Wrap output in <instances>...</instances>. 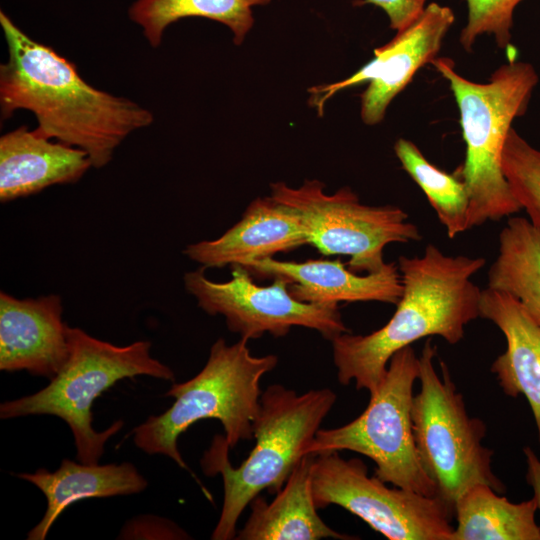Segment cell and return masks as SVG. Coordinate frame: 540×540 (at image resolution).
Here are the masks:
<instances>
[{"label": "cell", "instance_id": "6da1fadb", "mask_svg": "<svg viewBox=\"0 0 540 540\" xmlns=\"http://www.w3.org/2000/svg\"><path fill=\"white\" fill-rule=\"evenodd\" d=\"M8 60L0 66L2 119L32 112L38 134L84 150L95 168L107 165L132 132L151 125L153 114L136 102L87 83L74 63L32 39L0 11Z\"/></svg>", "mask_w": 540, "mask_h": 540}, {"label": "cell", "instance_id": "7a4b0ae2", "mask_svg": "<svg viewBox=\"0 0 540 540\" xmlns=\"http://www.w3.org/2000/svg\"><path fill=\"white\" fill-rule=\"evenodd\" d=\"M485 263L482 257L446 255L434 244L421 257L400 256L403 291L390 320L370 334L346 332L331 340L339 383L354 381L371 394L397 351L431 336L460 342L466 325L480 317L482 290L472 277Z\"/></svg>", "mask_w": 540, "mask_h": 540}, {"label": "cell", "instance_id": "3957f363", "mask_svg": "<svg viewBox=\"0 0 540 540\" xmlns=\"http://www.w3.org/2000/svg\"><path fill=\"white\" fill-rule=\"evenodd\" d=\"M431 64L449 82L460 113L466 151L454 174L468 193L469 229L516 214L522 208L504 176L501 158L512 122L526 113L538 83L535 68L512 59L497 68L489 82L476 83L458 74L450 58L437 57Z\"/></svg>", "mask_w": 540, "mask_h": 540}, {"label": "cell", "instance_id": "277c9868", "mask_svg": "<svg viewBox=\"0 0 540 540\" xmlns=\"http://www.w3.org/2000/svg\"><path fill=\"white\" fill-rule=\"evenodd\" d=\"M336 394L329 388L301 395L281 384L268 386L260 396L253 422L255 446L248 457L233 467L224 436H215L201 459L205 474H221L224 500L213 540L235 539L237 522L250 502L263 490L277 494L332 409Z\"/></svg>", "mask_w": 540, "mask_h": 540}, {"label": "cell", "instance_id": "5b68a950", "mask_svg": "<svg viewBox=\"0 0 540 540\" xmlns=\"http://www.w3.org/2000/svg\"><path fill=\"white\" fill-rule=\"evenodd\" d=\"M248 340L228 345L219 338L205 366L193 378L174 383L165 393L173 404L149 416L133 429L134 444L147 454H161L188 469L177 446L178 437L202 419L221 422L230 449L253 438V422L260 404V381L273 370L276 355L253 356Z\"/></svg>", "mask_w": 540, "mask_h": 540}, {"label": "cell", "instance_id": "8992f818", "mask_svg": "<svg viewBox=\"0 0 540 540\" xmlns=\"http://www.w3.org/2000/svg\"><path fill=\"white\" fill-rule=\"evenodd\" d=\"M68 344L67 361L49 384L31 395L1 403L0 418L56 416L71 429L77 460L96 464L105 443L123 427V422L96 431L92 414L95 399L121 379L145 375L174 381L175 376L169 366L151 356L149 341L116 346L80 328L68 327Z\"/></svg>", "mask_w": 540, "mask_h": 540}, {"label": "cell", "instance_id": "52a82bcc", "mask_svg": "<svg viewBox=\"0 0 540 540\" xmlns=\"http://www.w3.org/2000/svg\"><path fill=\"white\" fill-rule=\"evenodd\" d=\"M436 347L427 339L419 356L420 390L412 404V428L422 467L433 481L437 497L455 511L458 498L476 484L498 493L506 487L491 468L493 450L485 447V423L467 413L448 366L434 367Z\"/></svg>", "mask_w": 540, "mask_h": 540}, {"label": "cell", "instance_id": "ba28073f", "mask_svg": "<svg viewBox=\"0 0 540 540\" xmlns=\"http://www.w3.org/2000/svg\"><path fill=\"white\" fill-rule=\"evenodd\" d=\"M419 370V357L411 345L397 351L363 413L343 426L319 429L306 454L353 451L376 464L375 476L383 482L437 497L419 459L412 428L413 387Z\"/></svg>", "mask_w": 540, "mask_h": 540}, {"label": "cell", "instance_id": "9c48e42d", "mask_svg": "<svg viewBox=\"0 0 540 540\" xmlns=\"http://www.w3.org/2000/svg\"><path fill=\"white\" fill-rule=\"evenodd\" d=\"M270 187L275 200L299 214L308 244L327 256H348L349 269L355 273L382 270L387 265L384 249L388 244L422 239L402 208L362 204L348 187L334 194H327L319 180H306L298 188L284 182Z\"/></svg>", "mask_w": 540, "mask_h": 540}, {"label": "cell", "instance_id": "30bf717a", "mask_svg": "<svg viewBox=\"0 0 540 540\" xmlns=\"http://www.w3.org/2000/svg\"><path fill=\"white\" fill-rule=\"evenodd\" d=\"M316 507L341 506L389 540H452L454 511L438 497L389 488L359 458L316 454L311 468Z\"/></svg>", "mask_w": 540, "mask_h": 540}, {"label": "cell", "instance_id": "8fae6325", "mask_svg": "<svg viewBox=\"0 0 540 540\" xmlns=\"http://www.w3.org/2000/svg\"><path fill=\"white\" fill-rule=\"evenodd\" d=\"M205 269L184 275L186 290L203 311L224 316L228 329L241 338L256 339L265 333L283 337L295 326L316 330L330 341L350 332L337 304L296 300L283 278L276 277L271 285L260 286L244 266L235 264L231 280L215 282L206 277Z\"/></svg>", "mask_w": 540, "mask_h": 540}, {"label": "cell", "instance_id": "7c38bea8", "mask_svg": "<svg viewBox=\"0 0 540 540\" xmlns=\"http://www.w3.org/2000/svg\"><path fill=\"white\" fill-rule=\"evenodd\" d=\"M454 20L451 8L435 2L427 5L410 26L374 49V57L358 71L341 81L311 87L309 103L322 115L325 103L337 92L368 82L361 94V119L366 125L380 123L391 101L415 73L437 58Z\"/></svg>", "mask_w": 540, "mask_h": 540}, {"label": "cell", "instance_id": "4fadbf2b", "mask_svg": "<svg viewBox=\"0 0 540 540\" xmlns=\"http://www.w3.org/2000/svg\"><path fill=\"white\" fill-rule=\"evenodd\" d=\"M58 295L17 299L0 293V370L53 378L69 356Z\"/></svg>", "mask_w": 540, "mask_h": 540}, {"label": "cell", "instance_id": "5bb4252c", "mask_svg": "<svg viewBox=\"0 0 540 540\" xmlns=\"http://www.w3.org/2000/svg\"><path fill=\"white\" fill-rule=\"evenodd\" d=\"M242 266L259 277L287 280L290 294L305 303L338 305L339 302L378 301L396 305L403 291L401 275L394 262L366 275L346 269L339 260L294 262L269 257L251 260Z\"/></svg>", "mask_w": 540, "mask_h": 540}, {"label": "cell", "instance_id": "9a60e30c", "mask_svg": "<svg viewBox=\"0 0 540 540\" xmlns=\"http://www.w3.org/2000/svg\"><path fill=\"white\" fill-rule=\"evenodd\" d=\"M308 244L299 214L272 196L253 200L242 218L215 240L186 246L183 253L204 268L243 265Z\"/></svg>", "mask_w": 540, "mask_h": 540}, {"label": "cell", "instance_id": "2e32d148", "mask_svg": "<svg viewBox=\"0 0 540 540\" xmlns=\"http://www.w3.org/2000/svg\"><path fill=\"white\" fill-rule=\"evenodd\" d=\"M90 167L92 161L84 150L52 141L25 125L18 127L0 138V201L75 183Z\"/></svg>", "mask_w": 540, "mask_h": 540}, {"label": "cell", "instance_id": "e0dca14e", "mask_svg": "<svg viewBox=\"0 0 540 540\" xmlns=\"http://www.w3.org/2000/svg\"><path fill=\"white\" fill-rule=\"evenodd\" d=\"M479 311L506 339V350L491 371L506 395L527 399L540 444V325L516 298L489 287L482 290Z\"/></svg>", "mask_w": 540, "mask_h": 540}, {"label": "cell", "instance_id": "ac0fdd59", "mask_svg": "<svg viewBox=\"0 0 540 540\" xmlns=\"http://www.w3.org/2000/svg\"><path fill=\"white\" fill-rule=\"evenodd\" d=\"M16 476L35 485L47 501L42 519L28 532V540H44L57 518L77 501L136 494L148 485L136 467L128 462L100 465L63 459L53 472L41 468Z\"/></svg>", "mask_w": 540, "mask_h": 540}, {"label": "cell", "instance_id": "d6986e66", "mask_svg": "<svg viewBox=\"0 0 540 540\" xmlns=\"http://www.w3.org/2000/svg\"><path fill=\"white\" fill-rule=\"evenodd\" d=\"M315 456L307 454L300 459L271 502L268 503L259 495L250 502L251 513L235 539H356L331 529L317 513L311 486V468Z\"/></svg>", "mask_w": 540, "mask_h": 540}, {"label": "cell", "instance_id": "ffe728a7", "mask_svg": "<svg viewBox=\"0 0 540 540\" xmlns=\"http://www.w3.org/2000/svg\"><path fill=\"white\" fill-rule=\"evenodd\" d=\"M533 498L510 502L486 484L467 489L456 501L452 540H540Z\"/></svg>", "mask_w": 540, "mask_h": 540}, {"label": "cell", "instance_id": "44dd1931", "mask_svg": "<svg viewBox=\"0 0 540 540\" xmlns=\"http://www.w3.org/2000/svg\"><path fill=\"white\" fill-rule=\"evenodd\" d=\"M487 287L516 298L540 325V227L524 217L508 219L499 234Z\"/></svg>", "mask_w": 540, "mask_h": 540}, {"label": "cell", "instance_id": "7402d4cb", "mask_svg": "<svg viewBox=\"0 0 540 540\" xmlns=\"http://www.w3.org/2000/svg\"><path fill=\"white\" fill-rule=\"evenodd\" d=\"M271 0H135L129 19L140 26L150 46L157 48L169 25L187 17H200L228 27L240 45L254 25L253 8Z\"/></svg>", "mask_w": 540, "mask_h": 540}, {"label": "cell", "instance_id": "603a6c76", "mask_svg": "<svg viewBox=\"0 0 540 540\" xmlns=\"http://www.w3.org/2000/svg\"><path fill=\"white\" fill-rule=\"evenodd\" d=\"M394 151L403 169L424 192L448 237L453 239L469 230V198L464 182L429 162L407 139H398Z\"/></svg>", "mask_w": 540, "mask_h": 540}, {"label": "cell", "instance_id": "cb8c5ba5", "mask_svg": "<svg viewBox=\"0 0 540 540\" xmlns=\"http://www.w3.org/2000/svg\"><path fill=\"white\" fill-rule=\"evenodd\" d=\"M501 165L514 197L529 220L540 227V150L512 127L504 143Z\"/></svg>", "mask_w": 540, "mask_h": 540}, {"label": "cell", "instance_id": "d4e9b609", "mask_svg": "<svg viewBox=\"0 0 540 540\" xmlns=\"http://www.w3.org/2000/svg\"><path fill=\"white\" fill-rule=\"evenodd\" d=\"M523 0H467L468 20L460 34V44L466 52L473 51L482 34L493 35L499 48L510 46L513 13Z\"/></svg>", "mask_w": 540, "mask_h": 540}, {"label": "cell", "instance_id": "484cf974", "mask_svg": "<svg viewBox=\"0 0 540 540\" xmlns=\"http://www.w3.org/2000/svg\"><path fill=\"white\" fill-rule=\"evenodd\" d=\"M119 539H188L189 535L174 522L152 515H142L128 521Z\"/></svg>", "mask_w": 540, "mask_h": 540}, {"label": "cell", "instance_id": "4316f807", "mask_svg": "<svg viewBox=\"0 0 540 540\" xmlns=\"http://www.w3.org/2000/svg\"><path fill=\"white\" fill-rule=\"evenodd\" d=\"M427 0H363L364 4H373L385 11L390 28L401 31L416 21L426 8Z\"/></svg>", "mask_w": 540, "mask_h": 540}, {"label": "cell", "instance_id": "83f0119b", "mask_svg": "<svg viewBox=\"0 0 540 540\" xmlns=\"http://www.w3.org/2000/svg\"><path fill=\"white\" fill-rule=\"evenodd\" d=\"M526 459V481L533 490V499L540 511V459L536 456L530 446L523 448Z\"/></svg>", "mask_w": 540, "mask_h": 540}]
</instances>
